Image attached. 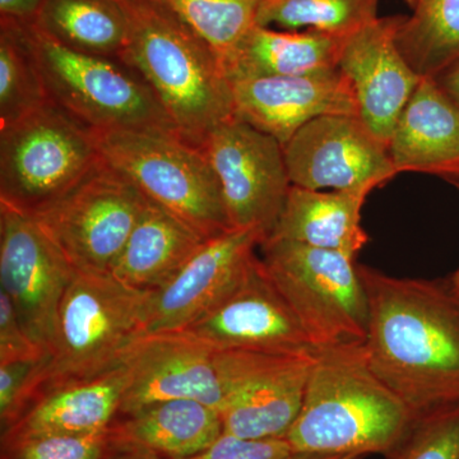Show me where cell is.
<instances>
[{
	"label": "cell",
	"instance_id": "cell-18",
	"mask_svg": "<svg viewBox=\"0 0 459 459\" xmlns=\"http://www.w3.org/2000/svg\"><path fill=\"white\" fill-rule=\"evenodd\" d=\"M230 84L235 117L282 146L316 117H359L355 91L340 69L313 75L240 78Z\"/></svg>",
	"mask_w": 459,
	"mask_h": 459
},
{
	"label": "cell",
	"instance_id": "cell-35",
	"mask_svg": "<svg viewBox=\"0 0 459 459\" xmlns=\"http://www.w3.org/2000/svg\"><path fill=\"white\" fill-rule=\"evenodd\" d=\"M44 0H0L2 18L17 22L33 23L40 13Z\"/></svg>",
	"mask_w": 459,
	"mask_h": 459
},
{
	"label": "cell",
	"instance_id": "cell-13",
	"mask_svg": "<svg viewBox=\"0 0 459 459\" xmlns=\"http://www.w3.org/2000/svg\"><path fill=\"white\" fill-rule=\"evenodd\" d=\"M282 147L290 180L301 188L370 195L397 175L388 147L351 115L316 117Z\"/></svg>",
	"mask_w": 459,
	"mask_h": 459
},
{
	"label": "cell",
	"instance_id": "cell-19",
	"mask_svg": "<svg viewBox=\"0 0 459 459\" xmlns=\"http://www.w3.org/2000/svg\"><path fill=\"white\" fill-rule=\"evenodd\" d=\"M397 174L433 175L459 188V108L433 78L422 77L388 143Z\"/></svg>",
	"mask_w": 459,
	"mask_h": 459
},
{
	"label": "cell",
	"instance_id": "cell-17",
	"mask_svg": "<svg viewBox=\"0 0 459 459\" xmlns=\"http://www.w3.org/2000/svg\"><path fill=\"white\" fill-rule=\"evenodd\" d=\"M402 20L377 17L350 36L338 66L355 91L359 117L386 147L422 80L398 48Z\"/></svg>",
	"mask_w": 459,
	"mask_h": 459
},
{
	"label": "cell",
	"instance_id": "cell-14",
	"mask_svg": "<svg viewBox=\"0 0 459 459\" xmlns=\"http://www.w3.org/2000/svg\"><path fill=\"white\" fill-rule=\"evenodd\" d=\"M184 331L204 341L214 351H316L258 255L240 283L212 310Z\"/></svg>",
	"mask_w": 459,
	"mask_h": 459
},
{
	"label": "cell",
	"instance_id": "cell-7",
	"mask_svg": "<svg viewBox=\"0 0 459 459\" xmlns=\"http://www.w3.org/2000/svg\"><path fill=\"white\" fill-rule=\"evenodd\" d=\"M107 164L204 238L230 228L221 186L197 144L180 134L95 132Z\"/></svg>",
	"mask_w": 459,
	"mask_h": 459
},
{
	"label": "cell",
	"instance_id": "cell-31",
	"mask_svg": "<svg viewBox=\"0 0 459 459\" xmlns=\"http://www.w3.org/2000/svg\"><path fill=\"white\" fill-rule=\"evenodd\" d=\"M108 429L90 435H40L3 439L0 459H105L111 449Z\"/></svg>",
	"mask_w": 459,
	"mask_h": 459
},
{
	"label": "cell",
	"instance_id": "cell-16",
	"mask_svg": "<svg viewBox=\"0 0 459 459\" xmlns=\"http://www.w3.org/2000/svg\"><path fill=\"white\" fill-rule=\"evenodd\" d=\"M263 241L252 229L205 240L174 279L152 291L144 332L184 331L201 319L240 283Z\"/></svg>",
	"mask_w": 459,
	"mask_h": 459
},
{
	"label": "cell",
	"instance_id": "cell-37",
	"mask_svg": "<svg viewBox=\"0 0 459 459\" xmlns=\"http://www.w3.org/2000/svg\"><path fill=\"white\" fill-rule=\"evenodd\" d=\"M105 459H165L156 453L137 446H119L111 448Z\"/></svg>",
	"mask_w": 459,
	"mask_h": 459
},
{
	"label": "cell",
	"instance_id": "cell-27",
	"mask_svg": "<svg viewBox=\"0 0 459 459\" xmlns=\"http://www.w3.org/2000/svg\"><path fill=\"white\" fill-rule=\"evenodd\" d=\"M40 63L26 23L0 20V126L49 102Z\"/></svg>",
	"mask_w": 459,
	"mask_h": 459
},
{
	"label": "cell",
	"instance_id": "cell-39",
	"mask_svg": "<svg viewBox=\"0 0 459 459\" xmlns=\"http://www.w3.org/2000/svg\"><path fill=\"white\" fill-rule=\"evenodd\" d=\"M446 281H448L452 291L459 298V267L455 270V273L452 274L451 279Z\"/></svg>",
	"mask_w": 459,
	"mask_h": 459
},
{
	"label": "cell",
	"instance_id": "cell-38",
	"mask_svg": "<svg viewBox=\"0 0 459 459\" xmlns=\"http://www.w3.org/2000/svg\"><path fill=\"white\" fill-rule=\"evenodd\" d=\"M287 459H362L356 455H307V453H294Z\"/></svg>",
	"mask_w": 459,
	"mask_h": 459
},
{
	"label": "cell",
	"instance_id": "cell-6",
	"mask_svg": "<svg viewBox=\"0 0 459 459\" xmlns=\"http://www.w3.org/2000/svg\"><path fill=\"white\" fill-rule=\"evenodd\" d=\"M27 26L50 101L75 120L95 132L180 134L155 93L131 66L69 49L32 23Z\"/></svg>",
	"mask_w": 459,
	"mask_h": 459
},
{
	"label": "cell",
	"instance_id": "cell-8",
	"mask_svg": "<svg viewBox=\"0 0 459 459\" xmlns=\"http://www.w3.org/2000/svg\"><path fill=\"white\" fill-rule=\"evenodd\" d=\"M261 259L316 350L365 342L369 305L356 258L285 238H268Z\"/></svg>",
	"mask_w": 459,
	"mask_h": 459
},
{
	"label": "cell",
	"instance_id": "cell-32",
	"mask_svg": "<svg viewBox=\"0 0 459 459\" xmlns=\"http://www.w3.org/2000/svg\"><path fill=\"white\" fill-rule=\"evenodd\" d=\"M47 352L39 346L18 318L11 299L0 290V364L41 361Z\"/></svg>",
	"mask_w": 459,
	"mask_h": 459
},
{
	"label": "cell",
	"instance_id": "cell-28",
	"mask_svg": "<svg viewBox=\"0 0 459 459\" xmlns=\"http://www.w3.org/2000/svg\"><path fill=\"white\" fill-rule=\"evenodd\" d=\"M379 0H262L256 25L349 39L377 18Z\"/></svg>",
	"mask_w": 459,
	"mask_h": 459
},
{
	"label": "cell",
	"instance_id": "cell-20",
	"mask_svg": "<svg viewBox=\"0 0 459 459\" xmlns=\"http://www.w3.org/2000/svg\"><path fill=\"white\" fill-rule=\"evenodd\" d=\"M124 388L126 370L120 364L95 379L53 389L33 401L11 428L2 431V440L101 433L119 415Z\"/></svg>",
	"mask_w": 459,
	"mask_h": 459
},
{
	"label": "cell",
	"instance_id": "cell-15",
	"mask_svg": "<svg viewBox=\"0 0 459 459\" xmlns=\"http://www.w3.org/2000/svg\"><path fill=\"white\" fill-rule=\"evenodd\" d=\"M213 353L186 331L142 332L123 356L126 388L119 415L175 398L204 402L220 411Z\"/></svg>",
	"mask_w": 459,
	"mask_h": 459
},
{
	"label": "cell",
	"instance_id": "cell-34",
	"mask_svg": "<svg viewBox=\"0 0 459 459\" xmlns=\"http://www.w3.org/2000/svg\"><path fill=\"white\" fill-rule=\"evenodd\" d=\"M40 361L0 364V424L7 430L25 412L27 386Z\"/></svg>",
	"mask_w": 459,
	"mask_h": 459
},
{
	"label": "cell",
	"instance_id": "cell-5",
	"mask_svg": "<svg viewBox=\"0 0 459 459\" xmlns=\"http://www.w3.org/2000/svg\"><path fill=\"white\" fill-rule=\"evenodd\" d=\"M101 161L95 131L47 102L0 126V204L36 216Z\"/></svg>",
	"mask_w": 459,
	"mask_h": 459
},
{
	"label": "cell",
	"instance_id": "cell-33",
	"mask_svg": "<svg viewBox=\"0 0 459 459\" xmlns=\"http://www.w3.org/2000/svg\"><path fill=\"white\" fill-rule=\"evenodd\" d=\"M292 455L286 439H244L222 433L204 451L184 459H287Z\"/></svg>",
	"mask_w": 459,
	"mask_h": 459
},
{
	"label": "cell",
	"instance_id": "cell-10",
	"mask_svg": "<svg viewBox=\"0 0 459 459\" xmlns=\"http://www.w3.org/2000/svg\"><path fill=\"white\" fill-rule=\"evenodd\" d=\"M314 359L316 351H214L223 433L244 439H285L303 406Z\"/></svg>",
	"mask_w": 459,
	"mask_h": 459
},
{
	"label": "cell",
	"instance_id": "cell-36",
	"mask_svg": "<svg viewBox=\"0 0 459 459\" xmlns=\"http://www.w3.org/2000/svg\"><path fill=\"white\" fill-rule=\"evenodd\" d=\"M459 108V62L433 78Z\"/></svg>",
	"mask_w": 459,
	"mask_h": 459
},
{
	"label": "cell",
	"instance_id": "cell-2",
	"mask_svg": "<svg viewBox=\"0 0 459 459\" xmlns=\"http://www.w3.org/2000/svg\"><path fill=\"white\" fill-rule=\"evenodd\" d=\"M413 413L371 369L365 342L316 351L303 406L285 439L294 453L385 455Z\"/></svg>",
	"mask_w": 459,
	"mask_h": 459
},
{
	"label": "cell",
	"instance_id": "cell-3",
	"mask_svg": "<svg viewBox=\"0 0 459 459\" xmlns=\"http://www.w3.org/2000/svg\"><path fill=\"white\" fill-rule=\"evenodd\" d=\"M128 22L122 62L155 93L186 140L197 144L234 117L231 84L219 57L188 26L153 0H117Z\"/></svg>",
	"mask_w": 459,
	"mask_h": 459
},
{
	"label": "cell",
	"instance_id": "cell-30",
	"mask_svg": "<svg viewBox=\"0 0 459 459\" xmlns=\"http://www.w3.org/2000/svg\"><path fill=\"white\" fill-rule=\"evenodd\" d=\"M385 459H459V406L413 415Z\"/></svg>",
	"mask_w": 459,
	"mask_h": 459
},
{
	"label": "cell",
	"instance_id": "cell-24",
	"mask_svg": "<svg viewBox=\"0 0 459 459\" xmlns=\"http://www.w3.org/2000/svg\"><path fill=\"white\" fill-rule=\"evenodd\" d=\"M347 39L316 30L256 25L225 65L229 81L270 75H313L338 71Z\"/></svg>",
	"mask_w": 459,
	"mask_h": 459
},
{
	"label": "cell",
	"instance_id": "cell-4",
	"mask_svg": "<svg viewBox=\"0 0 459 459\" xmlns=\"http://www.w3.org/2000/svg\"><path fill=\"white\" fill-rule=\"evenodd\" d=\"M151 294L108 273L77 271L60 304L53 346L27 386L25 411L47 392L119 367L129 344L144 332Z\"/></svg>",
	"mask_w": 459,
	"mask_h": 459
},
{
	"label": "cell",
	"instance_id": "cell-21",
	"mask_svg": "<svg viewBox=\"0 0 459 459\" xmlns=\"http://www.w3.org/2000/svg\"><path fill=\"white\" fill-rule=\"evenodd\" d=\"M122 416L108 429L111 448L137 446L165 459L192 457L223 433L220 411L189 398L155 402Z\"/></svg>",
	"mask_w": 459,
	"mask_h": 459
},
{
	"label": "cell",
	"instance_id": "cell-23",
	"mask_svg": "<svg viewBox=\"0 0 459 459\" xmlns=\"http://www.w3.org/2000/svg\"><path fill=\"white\" fill-rule=\"evenodd\" d=\"M368 195L349 190H313L291 186L270 238L336 250L356 258L369 241L361 223Z\"/></svg>",
	"mask_w": 459,
	"mask_h": 459
},
{
	"label": "cell",
	"instance_id": "cell-12",
	"mask_svg": "<svg viewBox=\"0 0 459 459\" xmlns=\"http://www.w3.org/2000/svg\"><path fill=\"white\" fill-rule=\"evenodd\" d=\"M75 268L32 216L0 204V282L30 336L49 353Z\"/></svg>",
	"mask_w": 459,
	"mask_h": 459
},
{
	"label": "cell",
	"instance_id": "cell-9",
	"mask_svg": "<svg viewBox=\"0 0 459 459\" xmlns=\"http://www.w3.org/2000/svg\"><path fill=\"white\" fill-rule=\"evenodd\" d=\"M147 202L128 178L102 160L65 197L32 217L75 271L108 273Z\"/></svg>",
	"mask_w": 459,
	"mask_h": 459
},
{
	"label": "cell",
	"instance_id": "cell-1",
	"mask_svg": "<svg viewBox=\"0 0 459 459\" xmlns=\"http://www.w3.org/2000/svg\"><path fill=\"white\" fill-rule=\"evenodd\" d=\"M369 305L371 369L413 415L459 406V298L448 281L358 264Z\"/></svg>",
	"mask_w": 459,
	"mask_h": 459
},
{
	"label": "cell",
	"instance_id": "cell-40",
	"mask_svg": "<svg viewBox=\"0 0 459 459\" xmlns=\"http://www.w3.org/2000/svg\"><path fill=\"white\" fill-rule=\"evenodd\" d=\"M404 2L407 3V4L410 5L411 8H415V5L418 4L419 0H404Z\"/></svg>",
	"mask_w": 459,
	"mask_h": 459
},
{
	"label": "cell",
	"instance_id": "cell-29",
	"mask_svg": "<svg viewBox=\"0 0 459 459\" xmlns=\"http://www.w3.org/2000/svg\"><path fill=\"white\" fill-rule=\"evenodd\" d=\"M179 18L219 57H230L256 26L262 0H153Z\"/></svg>",
	"mask_w": 459,
	"mask_h": 459
},
{
	"label": "cell",
	"instance_id": "cell-11",
	"mask_svg": "<svg viewBox=\"0 0 459 459\" xmlns=\"http://www.w3.org/2000/svg\"><path fill=\"white\" fill-rule=\"evenodd\" d=\"M198 147L219 179L230 228L270 238L292 186L282 144L234 115L214 126Z\"/></svg>",
	"mask_w": 459,
	"mask_h": 459
},
{
	"label": "cell",
	"instance_id": "cell-26",
	"mask_svg": "<svg viewBox=\"0 0 459 459\" xmlns=\"http://www.w3.org/2000/svg\"><path fill=\"white\" fill-rule=\"evenodd\" d=\"M397 33L401 53L413 71L435 78L459 62V0H419Z\"/></svg>",
	"mask_w": 459,
	"mask_h": 459
},
{
	"label": "cell",
	"instance_id": "cell-22",
	"mask_svg": "<svg viewBox=\"0 0 459 459\" xmlns=\"http://www.w3.org/2000/svg\"><path fill=\"white\" fill-rule=\"evenodd\" d=\"M208 238L148 199L108 274L123 285L156 291L177 276Z\"/></svg>",
	"mask_w": 459,
	"mask_h": 459
},
{
	"label": "cell",
	"instance_id": "cell-25",
	"mask_svg": "<svg viewBox=\"0 0 459 459\" xmlns=\"http://www.w3.org/2000/svg\"><path fill=\"white\" fill-rule=\"evenodd\" d=\"M33 26L69 49L122 60L128 22L117 0H44Z\"/></svg>",
	"mask_w": 459,
	"mask_h": 459
}]
</instances>
